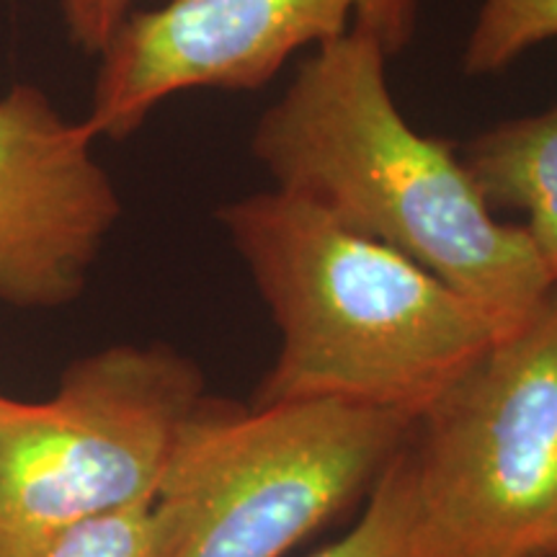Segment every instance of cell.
Returning <instances> with one entry per match:
<instances>
[{
	"mask_svg": "<svg viewBox=\"0 0 557 557\" xmlns=\"http://www.w3.org/2000/svg\"><path fill=\"white\" fill-rule=\"evenodd\" d=\"M387 60L361 29L318 45L259 116L250 152L276 191L398 250L511 336L557 282L527 230L485 205L457 145L403 116Z\"/></svg>",
	"mask_w": 557,
	"mask_h": 557,
	"instance_id": "1",
	"label": "cell"
},
{
	"mask_svg": "<svg viewBox=\"0 0 557 557\" xmlns=\"http://www.w3.org/2000/svg\"><path fill=\"white\" fill-rule=\"evenodd\" d=\"M218 222L282 333L250 406L344 403L418 418L504 338L442 278L289 194L227 201Z\"/></svg>",
	"mask_w": 557,
	"mask_h": 557,
	"instance_id": "2",
	"label": "cell"
},
{
	"mask_svg": "<svg viewBox=\"0 0 557 557\" xmlns=\"http://www.w3.org/2000/svg\"><path fill=\"white\" fill-rule=\"evenodd\" d=\"M421 557L557 555V284L416 418Z\"/></svg>",
	"mask_w": 557,
	"mask_h": 557,
	"instance_id": "3",
	"label": "cell"
},
{
	"mask_svg": "<svg viewBox=\"0 0 557 557\" xmlns=\"http://www.w3.org/2000/svg\"><path fill=\"white\" fill-rule=\"evenodd\" d=\"M413 426L395 410L207 395L158 491L181 517L173 557H282L369 496Z\"/></svg>",
	"mask_w": 557,
	"mask_h": 557,
	"instance_id": "4",
	"label": "cell"
},
{
	"mask_svg": "<svg viewBox=\"0 0 557 557\" xmlns=\"http://www.w3.org/2000/svg\"><path fill=\"white\" fill-rule=\"evenodd\" d=\"M205 374L169 344H114L62 369L50 398L0 393V557L158 496Z\"/></svg>",
	"mask_w": 557,
	"mask_h": 557,
	"instance_id": "5",
	"label": "cell"
},
{
	"mask_svg": "<svg viewBox=\"0 0 557 557\" xmlns=\"http://www.w3.org/2000/svg\"><path fill=\"white\" fill-rule=\"evenodd\" d=\"M421 0H165L135 11L99 54L94 137L124 139L184 90H259L302 50L361 29L395 58Z\"/></svg>",
	"mask_w": 557,
	"mask_h": 557,
	"instance_id": "6",
	"label": "cell"
},
{
	"mask_svg": "<svg viewBox=\"0 0 557 557\" xmlns=\"http://www.w3.org/2000/svg\"><path fill=\"white\" fill-rule=\"evenodd\" d=\"M94 139L32 83L0 96V302L13 310L73 305L122 218Z\"/></svg>",
	"mask_w": 557,
	"mask_h": 557,
	"instance_id": "7",
	"label": "cell"
},
{
	"mask_svg": "<svg viewBox=\"0 0 557 557\" xmlns=\"http://www.w3.org/2000/svg\"><path fill=\"white\" fill-rule=\"evenodd\" d=\"M485 205L524 214L529 240L557 282V103L493 124L459 148Z\"/></svg>",
	"mask_w": 557,
	"mask_h": 557,
	"instance_id": "8",
	"label": "cell"
},
{
	"mask_svg": "<svg viewBox=\"0 0 557 557\" xmlns=\"http://www.w3.org/2000/svg\"><path fill=\"white\" fill-rule=\"evenodd\" d=\"M178 542L176 506L156 496L62 527L11 557H173Z\"/></svg>",
	"mask_w": 557,
	"mask_h": 557,
	"instance_id": "9",
	"label": "cell"
},
{
	"mask_svg": "<svg viewBox=\"0 0 557 557\" xmlns=\"http://www.w3.org/2000/svg\"><path fill=\"white\" fill-rule=\"evenodd\" d=\"M557 39V0H480L462 73L470 78L504 73L521 54Z\"/></svg>",
	"mask_w": 557,
	"mask_h": 557,
	"instance_id": "10",
	"label": "cell"
},
{
	"mask_svg": "<svg viewBox=\"0 0 557 557\" xmlns=\"http://www.w3.org/2000/svg\"><path fill=\"white\" fill-rule=\"evenodd\" d=\"M312 557H421L406 447L395 455L372 487L359 524Z\"/></svg>",
	"mask_w": 557,
	"mask_h": 557,
	"instance_id": "11",
	"label": "cell"
},
{
	"mask_svg": "<svg viewBox=\"0 0 557 557\" xmlns=\"http://www.w3.org/2000/svg\"><path fill=\"white\" fill-rule=\"evenodd\" d=\"M67 37L86 54L107 50L124 21L135 13V0H58Z\"/></svg>",
	"mask_w": 557,
	"mask_h": 557,
	"instance_id": "12",
	"label": "cell"
},
{
	"mask_svg": "<svg viewBox=\"0 0 557 557\" xmlns=\"http://www.w3.org/2000/svg\"><path fill=\"white\" fill-rule=\"evenodd\" d=\"M553 557H557V555H553Z\"/></svg>",
	"mask_w": 557,
	"mask_h": 557,
	"instance_id": "13",
	"label": "cell"
}]
</instances>
